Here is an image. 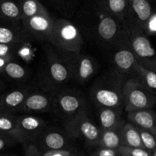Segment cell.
Returning <instances> with one entry per match:
<instances>
[{"instance_id": "obj_1", "label": "cell", "mask_w": 156, "mask_h": 156, "mask_svg": "<svg viewBox=\"0 0 156 156\" xmlns=\"http://www.w3.org/2000/svg\"><path fill=\"white\" fill-rule=\"evenodd\" d=\"M93 33L99 41L118 48L130 47L129 40L124 24L96 3L93 11Z\"/></svg>"}, {"instance_id": "obj_2", "label": "cell", "mask_w": 156, "mask_h": 156, "mask_svg": "<svg viewBox=\"0 0 156 156\" xmlns=\"http://www.w3.org/2000/svg\"><path fill=\"white\" fill-rule=\"evenodd\" d=\"M126 79L114 69L98 79L90 91V97L98 108H121L122 90Z\"/></svg>"}, {"instance_id": "obj_3", "label": "cell", "mask_w": 156, "mask_h": 156, "mask_svg": "<svg viewBox=\"0 0 156 156\" xmlns=\"http://www.w3.org/2000/svg\"><path fill=\"white\" fill-rule=\"evenodd\" d=\"M48 41L65 53H80L83 46L79 27L66 19H54Z\"/></svg>"}, {"instance_id": "obj_4", "label": "cell", "mask_w": 156, "mask_h": 156, "mask_svg": "<svg viewBox=\"0 0 156 156\" xmlns=\"http://www.w3.org/2000/svg\"><path fill=\"white\" fill-rule=\"evenodd\" d=\"M123 107L126 113L145 109H152L156 106V96L151 94L136 77L125 81L122 90Z\"/></svg>"}, {"instance_id": "obj_5", "label": "cell", "mask_w": 156, "mask_h": 156, "mask_svg": "<svg viewBox=\"0 0 156 156\" xmlns=\"http://www.w3.org/2000/svg\"><path fill=\"white\" fill-rule=\"evenodd\" d=\"M124 25L136 62L143 68L156 73V51L147 35L140 27L126 23Z\"/></svg>"}, {"instance_id": "obj_6", "label": "cell", "mask_w": 156, "mask_h": 156, "mask_svg": "<svg viewBox=\"0 0 156 156\" xmlns=\"http://www.w3.org/2000/svg\"><path fill=\"white\" fill-rule=\"evenodd\" d=\"M53 111L64 120L87 113V103L81 93L69 89L54 92Z\"/></svg>"}, {"instance_id": "obj_7", "label": "cell", "mask_w": 156, "mask_h": 156, "mask_svg": "<svg viewBox=\"0 0 156 156\" xmlns=\"http://www.w3.org/2000/svg\"><path fill=\"white\" fill-rule=\"evenodd\" d=\"M64 128L71 138L82 139L91 146H97L101 130L87 116V113L64 120Z\"/></svg>"}, {"instance_id": "obj_8", "label": "cell", "mask_w": 156, "mask_h": 156, "mask_svg": "<svg viewBox=\"0 0 156 156\" xmlns=\"http://www.w3.org/2000/svg\"><path fill=\"white\" fill-rule=\"evenodd\" d=\"M68 66L72 77L79 83H85L94 75L96 63L92 57L80 53H65L61 56Z\"/></svg>"}, {"instance_id": "obj_9", "label": "cell", "mask_w": 156, "mask_h": 156, "mask_svg": "<svg viewBox=\"0 0 156 156\" xmlns=\"http://www.w3.org/2000/svg\"><path fill=\"white\" fill-rule=\"evenodd\" d=\"M45 123L41 118L33 115H22L18 117L17 127L14 139L23 145L32 143L39 137L44 129Z\"/></svg>"}, {"instance_id": "obj_10", "label": "cell", "mask_w": 156, "mask_h": 156, "mask_svg": "<svg viewBox=\"0 0 156 156\" xmlns=\"http://www.w3.org/2000/svg\"><path fill=\"white\" fill-rule=\"evenodd\" d=\"M45 76L49 84L52 85L51 86L56 87V91L59 90L60 86L73 79L69 69L65 61L61 56H58L55 53L49 55Z\"/></svg>"}, {"instance_id": "obj_11", "label": "cell", "mask_w": 156, "mask_h": 156, "mask_svg": "<svg viewBox=\"0 0 156 156\" xmlns=\"http://www.w3.org/2000/svg\"><path fill=\"white\" fill-rule=\"evenodd\" d=\"M54 22L50 15H37L21 21L23 29L28 36L39 41H48Z\"/></svg>"}, {"instance_id": "obj_12", "label": "cell", "mask_w": 156, "mask_h": 156, "mask_svg": "<svg viewBox=\"0 0 156 156\" xmlns=\"http://www.w3.org/2000/svg\"><path fill=\"white\" fill-rule=\"evenodd\" d=\"M154 12L153 6L147 0H129V9L125 23L143 30Z\"/></svg>"}, {"instance_id": "obj_13", "label": "cell", "mask_w": 156, "mask_h": 156, "mask_svg": "<svg viewBox=\"0 0 156 156\" xmlns=\"http://www.w3.org/2000/svg\"><path fill=\"white\" fill-rule=\"evenodd\" d=\"M54 92L31 91L27 94L19 111L24 113L46 112L53 109Z\"/></svg>"}, {"instance_id": "obj_14", "label": "cell", "mask_w": 156, "mask_h": 156, "mask_svg": "<svg viewBox=\"0 0 156 156\" xmlns=\"http://www.w3.org/2000/svg\"><path fill=\"white\" fill-rule=\"evenodd\" d=\"M114 55V69L126 79L134 76L137 62L130 47H122Z\"/></svg>"}, {"instance_id": "obj_15", "label": "cell", "mask_w": 156, "mask_h": 156, "mask_svg": "<svg viewBox=\"0 0 156 156\" xmlns=\"http://www.w3.org/2000/svg\"><path fill=\"white\" fill-rule=\"evenodd\" d=\"M27 37L21 24L0 19V44H20Z\"/></svg>"}, {"instance_id": "obj_16", "label": "cell", "mask_w": 156, "mask_h": 156, "mask_svg": "<svg viewBox=\"0 0 156 156\" xmlns=\"http://www.w3.org/2000/svg\"><path fill=\"white\" fill-rule=\"evenodd\" d=\"M29 92V89L21 88L0 94V112L14 114L19 111Z\"/></svg>"}, {"instance_id": "obj_17", "label": "cell", "mask_w": 156, "mask_h": 156, "mask_svg": "<svg viewBox=\"0 0 156 156\" xmlns=\"http://www.w3.org/2000/svg\"><path fill=\"white\" fill-rule=\"evenodd\" d=\"M127 120L136 127L145 129L156 137V112L152 109L127 113Z\"/></svg>"}, {"instance_id": "obj_18", "label": "cell", "mask_w": 156, "mask_h": 156, "mask_svg": "<svg viewBox=\"0 0 156 156\" xmlns=\"http://www.w3.org/2000/svg\"><path fill=\"white\" fill-rule=\"evenodd\" d=\"M98 116L101 131L116 129L126 122L122 119L121 108H99Z\"/></svg>"}, {"instance_id": "obj_19", "label": "cell", "mask_w": 156, "mask_h": 156, "mask_svg": "<svg viewBox=\"0 0 156 156\" xmlns=\"http://www.w3.org/2000/svg\"><path fill=\"white\" fill-rule=\"evenodd\" d=\"M41 143L46 151L68 150V139L65 134L59 131H49L44 133L41 138Z\"/></svg>"}, {"instance_id": "obj_20", "label": "cell", "mask_w": 156, "mask_h": 156, "mask_svg": "<svg viewBox=\"0 0 156 156\" xmlns=\"http://www.w3.org/2000/svg\"><path fill=\"white\" fill-rule=\"evenodd\" d=\"M96 3L124 24L129 9V0H102Z\"/></svg>"}, {"instance_id": "obj_21", "label": "cell", "mask_w": 156, "mask_h": 156, "mask_svg": "<svg viewBox=\"0 0 156 156\" xmlns=\"http://www.w3.org/2000/svg\"><path fill=\"white\" fill-rule=\"evenodd\" d=\"M123 125L114 129L101 131L97 146L98 148L117 150L121 146V134Z\"/></svg>"}, {"instance_id": "obj_22", "label": "cell", "mask_w": 156, "mask_h": 156, "mask_svg": "<svg viewBox=\"0 0 156 156\" xmlns=\"http://www.w3.org/2000/svg\"><path fill=\"white\" fill-rule=\"evenodd\" d=\"M0 19L21 24V14L18 2L9 0L0 1Z\"/></svg>"}, {"instance_id": "obj_23", "label": "cell", "mask_w": 156, "mask_h": 156, "mask_svg": "<svg viewBox=\"0 0 156 156\" xmlns=\"http://www.w3.org/2000/svg\"><path fill=\"white\" fill-rule=\"evenodd\" d=\"M121 146L144 149L136 126L128 121H126L122 129Z\"/></svg>"}, {"instance_id": "obj_24", "label": "cell", "mask_w": 156, "mask_h": 156, "mask_svg": "<svg viewBox=\"0 0 156 156\" xmlns=\"http://www.w3.org/2000/svg\"><path fill=\"white\" fill-rule=\"evenodd\" d=\"M21 14V21L37 15H50L45 6L37 0H23L18 2Z\"/></svg>"}, {"instance_id": "obj_25", "label": "cell", "mask_w": 156, "mask_h": 156, "mask_svg": "<svg viewBox=\"0 0 156 156\" xmlns=\"http://www.w3.org/2000/svg\"><path fill=\"white\" fill-rule=\"evenodd\" d=\"M134 77H136L151 94L156 96V73L143 68L137 62Z\"/></svg>"}, {"instance_id": "obj_26", "label": "cell", "mask_w": 156, "mask_h": 156, "mask_svg": "<svg viewBox=\"0 0 156 156\" xmlns=\"http://www.w3.org/2000/svg\"><path fill=\"white\" fill-rule=\"evenodd\" d=\"M17 120L18 117L15 114L0 112V133L9 136L14 139L16 131Z\"/></svg>"}, {"instance_id": "obj_27", "label": "cell", "mask_w": 156, "mask_h": 156, "mask_svg": "<svg viewBox=\"0 0 156 156\" xmlns=\"http://www.w3.org/2000/svg\"><path fill=\"white\" fill-rule=\"evenodd\" d=\"M2 73L9 78L15 80L24 79L27 76V71L25 68L18 62L11 60L6 64L3 69Z\"/></svg>"}, {"instance_id": "obj_28", "label": "cell", "mask_w": 156, "mask_h": 156, "mask_svg": "<svg viewBox=\"0 0 156 156\" xmlns=\"http://www.w3.org/2000/svg\"><path fill=\"white\" fill-rule=\"evenodd\" d=\"M50 3L52 7L67 17L73 16L77 7V2L73 1H53Z\"/></svg>"}, {"instance_id": "obj_29", "label": "cell", "mask_w": 156, "mask_h": 156, "mask_svg": "<svg viewBox=\"0 0 156 156\" xmlns=\"http://www.w3.org/2000/svg\"><path fill=\"white\" fill-rule=\"evenodd\" d=\"M140 133V138H141L142 143L143 147L146 150L152 152L156 149V137L152 135L151 133L141 129V128L136 127Z\"/></svg>"}, {"instance_id": "obj_30", "label": "cell", "mask_w": 156, "mask_h": 156, "mask_svg": "<svg viewBox=\"0 0 156 156\" xmlns=\"http://www.w3.org/2000/svg\"><path fill=\"white\" fill-rule=\"evenodd\" d=\"M119 156H152V152L144 149L120 146L117 149Z\"/></svg>"}, {"instance_id": "obj_31", "label": "cell", "mask_w": 156, "mask_h": 156, "mask_svg": "<svg viewBox=\"0 0 156 156\" xmlns=\"http://www.w3.org/2000/svg\"><path fill=\"white\" fill-rule=\"evenodd\" d=\"M19 44H0V57H13Z\"/></svg>"}, {"instance_id": "obj_32", "label": "cell", "mask_w": 156, "mask_h": 156, "mask_svg": "<svg viewBox=\"0 0 156 156\" xmlns=\"http://www.w3.org/2000/svg\"><path fill=\"white\" fill-rule=\"evenodd\" d=\"M143 31L147 36H156V12H154L153 15L149 18Z\"/></svg>"}, {"instance_id": "obj_33", "label": "cell", "mask_w": 156, "mask_h": 156, "mask_svg": "<svg viewBox=\"0 0 156 156\" xmlns=\"http://www.w3.org/2000/svg\"><path fill=\"white\" fill-rule=\"evenodd\" d=\"M24 156H43V153L33 143H27L24 145Z\"/></svg>"}, {"instance_id": "obj_34", "label": "cell", "mask_w": 156, "mask_h": 156, "mask_svg": "<svg viewBox=\"0 0 156 156\" xmlns=\"http://www.w3.org/2000/svg\"><path fill=\"white\" fill-rule=\"evenodd\" d=\"M91 156H119V155L117 150L98 148L91 154Z\"/></svg>"}, {"instance_id": "obj_35", "label": "cell", "mask_w": 156, "mask_h": 156, "mask_svg": "<svg viewBox=\"0 0 156 156\" xmlns=\"http://www.w3.org/2000/svg\"><path fill=\"white\" fill-rule=\"evenodd\" d=\"M15 141V140L12 137L0 133V152L7 148L9 146H10Z\"/></svg>"}, {"instance_id": "obj_36", "label": "cell", "mask_w": 156, "mask_h": 156, "mask_svg": "<svg viewBox=\"0 0 156 156\" xmlns=\"http://www.w3.org/2000/svg\"><path fill=\"white\" fill-rule=\"evenodd\" d=\"M72 152L70 150L46 151L43 153V156H69Z\"/></svg>"}, {"instance_id": "obj_37", "label": "cell", "mask_w": 156, "mask_h": 156, "mask_svg": "<svg viewBox=\"0 0 156 156\" xmlns=\"http://www.w3.org/2000/svg\"><path fill=\"white\" fill-rule=\"evenodd\" d=\"M12 58L13 57H12V56H9V57H0V73H2L3 69H4L6 64L9 61L12 60Z\"/></svg>"}, {"instance_id": "obj_38", "label": "cell", "mask_w": 156, "mask_h": 156, "mask_svg": "<svg viewBox=\"0 0 156 156\" xmlns=\"http://www.w3.org/2000/svg\"><path fill=\"white\" fill-rule=\"evenodd\" d=\"M152 156H156V149L152 152Z\"/></svg>"}, {"instance_id": "obj_39", "label": "cell", "mask_w": 156, "mask_h": 156, "mask_svg": "<svg viewBox=\"0 0 156 156\" xmlns=\"http://www.w3.org/2000/svg\"><path fill=\"white\" fill-rule=\"evenodd\" d=\"M69 156H78L77 155H76V153H75V152H72V154H71V155H70Z\"/></svg>"}, {"instance_id": "obj_40", "label": "cell", "mask_w": 156, "mask_h": 156, "mask_svg": "<svg viewBox=\"0 0 156 156\" xmlns=\"http://www.w3.org/2000/svg\"><path fill=\"white\" fill-rule=\"evenodd\" d=\"M5 156H14V155H5Z\"/></svg>"}]
</instances>
